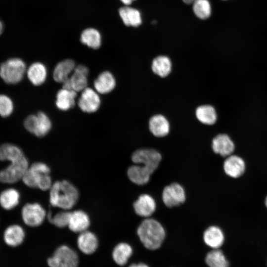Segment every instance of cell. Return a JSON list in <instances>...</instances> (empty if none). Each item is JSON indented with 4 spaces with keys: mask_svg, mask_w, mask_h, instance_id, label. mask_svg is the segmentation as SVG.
<instances>
[{
    "mask_svg": "<svg viewBox=\"0 0 267 267\" xmlns=\"http://www.w3.org/2000/svg\"><path fill=\"white\" fill-rule=\"evenodd\" d=\"M149 128L152 134L157 137L167 135L170 131V125L167 119L162 115H155L149 121Z\"/></svg>",
    "mask_w": 267,
    "mask_h": 267,
    "instance_id": "obj_26",
    "label": "cell"
},
{
    "mask_svg": "<svg viewBox=\"0 0 267 267\" xmlns=\"http://www.w3.org/2000/svg\"><path fill=\"white\" fill-rule=\"evenodd\" d=\"M137 233L143 245L152 250L158 249L165 237V231L162 225L150 218L142 221L137 228Z\"/></svg>",
    "mask_w": 267,
    "mask_h": 267,
    "instance_id": "obj_3",
    "label": "cell"
},
{
    "mask_svg": "<svg viewBox=\"0 0 267 267\" xmlns=\"http://www.w3.org/2000/svg\"><path fill=\"white\" fill-rule=\"evenodd\" d=\"M152 174L149 170L138 164L130 166L127 170V176L129 179L139 185L146 184Z\"/></svg>",
    "mask_w": 267,
    "mask_h": 267,
    "instance_id": "obj_22",
    "label": "cell"
},
{
    "mask_svg": "<svg viewBox=\"0 0 267 267\" xmlns=\"http://www.w3.org/2000/svg\"><path fill=\"white\" fill-rule=\"evenodd\" d=\"M193 11L201 19H206L211 14V6L208 0H195L193 2Z\"/></svg>",
    "mask_w": 267,
    "mask_h": 267,
    "instance_id": "obj_33",
    "label": "cell"
},
{
    "mask_svg": "<svg viewBox=\"0 0 267 267\" xmlns=\"http://www.w3.org/2000/svg\"><path fill=\"white\" fill-rule=\"evenodd\" d=\"M133 253L131 246L126 243H120L114 248L112 256L114 261L119 266H124L127 263Z\"/></svg>",
    "mask_w": 267,
    "mask_h": 267,
    "instance_id": "obj_31",
    "label": "cell"
},
{
    "mask_svg": "<svg viewBox=\"0 0 267 267\" xmlns=\"http://www.w3.org/2000/svg\"><path fill=\"white\" fill-rule=\"evenodd\" d=\"M101 100L98 93L87 87L83 91L78 99L80 108L84 112L91 113L96 111L100 107Z\"/></svg>",
    "mask_w": 267,
    "mask_h": 267,
    "instance_id": "obj_13",
    "label": "cell"
},
{
    "mask_svg": "<svg viewBox=\"0 0 267 267\" xmlns=\"http://www.w3.org/2000/svg\"><path fill=\"white\" fill-rule=\"evenodd\" d=\"M49 174L50 169L45 163L35 162L29 165L21 181L30 188L47 190L53 184Z\"/></svg>",
    "mask_w": 267,
    "mask_h": 267,
    "instance_id": "obj_4",
    "label": "cell"
},
{
    "mask_svg": "<svg viewBox=\"0 0 267 267\" xmlns=\"http://www.w3.org/2000/svg\"><path fill=\"white\" fill-rule=\"evenodd\" d=\"M124 4L126 5H129L131 4V3L135 0H120Z\"/></svg>",
    "mask_w": 267,
    "mask_h": 267,
    "instance_id": "obj_37",
    "label": "cell"
},
{
    "mask_svg": "<svg viewBox=\"0 0 267 267\" xmlns=\"http://www.w3.org/2000/svg\"><path fill=\"white\" fill-rule=\"evenodd\" d=\"M25 129L37 137L45 136L50 131L51 122L49 118L44 113L39 112L26 117L23 122Z\"/></svg>",
    "mask_w": 267,
    "mask_h": 267,
    "instance_id": "obj_6",
    "label": "cell"
},
{
    "mask_svg": "<svg viewBox=\"0 0 267 267\" xmlns=\"http://www.w3.org/2000/svg\"><path fill=\"white\" fill-rule=\"evenodd\" d=\"M205 261L209 267H229V262L222 251L214 249L206 255Z\"/></svg>",
    "mask_w": 267,
    "mask_h": 267,
    "instance_id": "obj_32",
    "label": "cell"
},
{
    "mask_svg": "<svg viewBox=\"0 0 267 267\" xmlns=\"http://www.w3.org/2000/svg\"><path fill=\"white\" fill-rule=\"evenodd\" d=\"M135 213L139 216L149 218L155 211L156 204L154 198L149 194L139 196L133 204Z\"/></svg>",
    "mask_w": 267,
    "mask_h": 267,
    "instance_id": "obj_15",
    "label": "cell"
},
{
    "mask_svg": "<svg viewBox=\"0 0 267 267\" xmlns=\"http://www.w3.org/2000/svg\"><path fill=\"white\" fill-rule=\"evenodd\" d=\"M23 222L27 226L35 227L44 222L46 212L43 206L37 202H29L22 206L20 212Z\"/></svg>",
    "mask_w": 267,
    "mask_h": 267,
    "instance_id": "obj_7",
    "label": "cell"
},
{
    "mask_svg": "<svg viewBox=\"0 0 267 267\" xmlns=\"http://www.w3.org/2000/svg\"><path fill=\"white\" fill-rule=\"evenodd\" d=\"M77 92L63 88L57 93L55 104L60 110L67 111L73 107L76 103Z\"/></svg>",
    "mask_w": 267,
    "mask_h": 267,
    "instance_id": "obj_24",
    "label": "cell"
},
{
    "mask_svg": "<svg viewBox=\"0 0 267 267\" xmlns=\"http://www.w3.org/2000/svg\"><path fill=\"white\" fill-rule=\"evenodd\" d=\"M49 190V201L51 205L64 210L72 208L79 199L77 188L66 180L55 181Z\"/></svg>",
    "mask_w": 267,
    "mask_h": 267,
    "instance_id": "obj_2",
    "label": "cell"
},
{
    "mask_svg": "<svg viewBox=\"0 0 267 267\" xmlns=\"http://www.w3.org/2000/svg\"><path fill=\"white\" fill-rule=\"evenodd\" d=\"M212 148L216 154L222 157H227L234 152L235 144L227 134H221L213 139Z\"/></svg>",
    "mask_w": 267,
    "mask_h": 267,
    "instance_id": "obj_16",
    "label": "cell"
},
{
    "mask_svg": "<svg viewBox=\"0 0 267 267\" xmlns=\"http://www.w3.org/2000/svg\"><path fill=\"white\" fill-rule=\"evenodd\" d=\"M2 161L8 165L0 170V182L13 185L21 181L30 164L28 158L19 146L7 149L3 153Z\"/></svg>",
    "mask_w": 267,
    "mask_h": 267,
    "instance_id": "obj_1",
    "label": "cell"
},
{
    "mask_svg": "<svg viewBox=\"0 0 267 267\" xmlns=\"http://www.w3.org/2000/svg\"><path fill=\"white\" fill-rule=\"evenodd\" d=\"M75 67V63L72 59H66L59 62L53 71L54 80L56 82L63 83L70 77Z\"/></svg>",
    "mask_w": 267,
    "mask_h": 267,
    "instance_id": "obj_25",
    "label": "cell"
},
{
    "mask_svg": "<svg viewBox=\"0 0 267 267\" xmlns=\"http://www.w3.org/2000/svg\"><path fill=\"white\" fill-rule=\"evenodd\" d=\"M183 1L187 4H190L192 3L195 0H182Z\"/></svg>",
    "mask_w": 267,
    "mask_h": 267,
    "instance_id": "obj_39",
    "label": "cell"
},
{
    "mask_svg": "<svg viewBox=\"0 0 267 267\" xmlns=\"http://www.w3.org/2000/svg\"><path fill=\"white\" fill-rule=\"evenodd\" d=\"M26 237L23 227L16 223L8 225L3 230L2 240L4 243L9 247L16 248L21 245Z\"/></svg>",
    "mask_w": 267,
    "mask_h": 267,
    "instance_id": "obj_12",
    "label": "cell"
},
{
    "mask_svg": "<svg viewBox=\"0 0 267 267\" xmlns=\"http://www.w3.org/2000/svg\"><path fill=\"white\" fill-rule=\"evenodd\" d=\"M265 204L266 207L267 208V196H266L265 200Z\"/></svg>",
    "mask_w": 267,
    "mask_h": 267,
    "instance_id": "obj_40",
    "label": "cell"
},
{
    "mask_svg": "<svg viewBox=\"0 0 267 267\" xmlns=\"http://www.w3.org/2000/svg\"><path fill=\"white\" fill-rule=\"evenodd\" d=\"M14 110V103L12 99L7 94L0 93V116L7 118Z\"/></svg>",
    "mask_w": 267,
    "mask_h": 267,
    "instance_id": "obj_34",
    "label": "cell"
},
{
    "mask_svg": "<svg viewBox=\"0 0 267 267\" xmlns=\"http://www.w3.org/2000/svg\"><path fill=\"white\" fill-rule=\"evenodd\" d=\"M70 212L67 210L57 213L53 216L49 214L47 218L49 221L57 227L62 228L68 226Z\"/></svg>",
    "mask_w": 267,
    "mask_h": 267,
    "instance_id": "obj_35",
    "label": "cell"
},
{
    "mask_svg": "<svg viewBox=\"0 0 267 267\" xmlns=\"http://www.w3.org/2000/svg\"><path fill=\"white\" fill-rule=\"evenodd\" d=\"M80 250L85 254L93 253L98 246L97 237L92 232L86 230L80 233L77 239Z\"/></svg>",
    "mask_w": 267,
    "mask_h": 267,
    "instance_id": "obj_21",
    "label": "cell"
},
{
    "mask_svg": "<svg viewBox=\"0 0 267 267\" xmlns=\"http://www.w3.org/2000/svg\"><path fill=\"white\" fill-rule=\"evenodd\" d=\"M3 30H4V25L2 21L0 19V36H1V34H2L3 32Z\"/></svg>",
    "mask_w": 267,
    "mask_h": 267,
    "instance_id": "obj_38",
    "label": "cell"
},
{
    "mask_svg": "<svg viewBox=\"0 0 267 267\" xmlns=\"http://www.w3.org/2000/svg\"><path fill=\"white\" fill-rule=\"evenodd\" d=\"M151 68L155 74L164 78L171 72L172 62L170 59L166 56H158L153 60Z\"/></svg>",
    "mask_w": 267,
    "mask_h": 267,
    "instance_id": "obj_28",
    "label": "cell"
},
{
    "mask_svg": "<svg viewBox=\"0 0 267 267\" xmlns=\"http://www.w3.org/2000/svg\"><path fill=\"white\" fill-rule=\"evenodd\" d=\"M203 239L207 246L213 249H219L224 242V235L219 226L212 225L205 230Z\"/></svg>",
    "mask_w": 267,
    "mask_h": 267,
    "instance_id": "obj_20",
    "label": "cell"
},
{
    "mask_svg": "<svg viewBox=\"0 0 267 267\" xmlns=\"http://www.w3.org/2000/svg\"><path fill=\"white\" fill-rule=\"evenodd\" d=\"M119 13L123 23L128 26L137 27L141 24L140 12L136 9L128 6L120 8Z\"/></svg>",
    "mask_w": 267,
    "mask_h": 267,
    "instance_id": "obj_27",
    "label": "cell"
},
{
    "mask_svg": "<svg viewBox=\"0 0 267 267\" xmlns=\"http://www.w3.org/2000/svg\"><path fill=\"white\" fill-rule=\"evenodd\" d=\"M131 159L134 163L140 164L153 174L159 167L162 160V156L155 149L140 148L133 153Z\"/></svg>",
    "mask_w": 267,
    "mask_h": 267,
    "instance_id": "obj_9",
    "label": "cell"
},
{
    "mask_svg": "<svg viewBox=\"0 0 267 267\" xmlns=\"http://www.w3.org/2000/svg\"><path fill=\"white\" fill-rule=\"evenodd\" d=\"M78 262L76 253L66 245L59 247L47 260L49 267H77Z\"/></svg>",
    "mask_w": 267,
    "mask_h": 267,
    "instance_id": "obj_8",
    "label": "cell"
},
{
    "mask_svg": "<svg viewBox=\"0 0 267 267\" xmlns=\"http://www.w3.org/2000/svg\"><path fill=\"white\" fill-rule=\"evenodd\" d=\"M223 168L228 177L236 178L241 177L246 171V164L244 159L236 155L231 154L224 161Z\"/></svg>",
    "mask_w": 267,
    "mask_h": 267,
    "instance_id": "obj_14",
    "label": "cell"
},
{
    "mask_svg": "<svg viewBox=\"0 0 267 267\" xmlns=\"http://www.w3.org/2000/svg\"><path fill=\"white\" fill-rule=\"evenodd\" d=\"M129 267H148L146 265L143 263L133 264Z\"/></svg>",
    "mask_w": 267,
    "mask_h": 267,
    "instance_id": "obj_36",
    "label": "cell"
},
{
    "mask_svg": "<svg viewBox=\"0 0 267 267\" xmlns=\"http://www.w3.org/2000/svg\"><path fill=\"white\" fill-rule=\"evenodd\" d=\"M88 68L84 65L76 66L70 77L62 83L63 88L76 92L82 91L88 87Z\"/></svg>",
    "mask_w": 267,
    "mask_h": 267,
    "instance_id": "obj_11",
    "label": "cell"
},
{
    "mask_svg": "<svg viewBox=\"0 0 267 267\" xmlns=\"http://www.w3.org/2000/svg\"><path fill=\"white\" fill-rule=\"evenodd\" d=\"M116 81L113 75L108 71L101 73L94 82L95 90L100 94H106L113 90Z\"/></svg>",
    "mask_w": 267,
    "mask_h": 267,
    "instance_id": "obj_23",
    "label": "cell"
},
{
    "mask_svg": "<svg viewBox=\"0 0 267 267\" xmlns=\"http://www.w3.org/2000/svg\"><path fill=\"white\" fill-rule=\"evenodd\" d=\"M81 42L93 49L99 48L101 44V36L99 31L93 28L84 30L80 38Z\"/></svg>",
    "mask_w": 267,
    "mask_h": 267,
    "instance_id": "obj_30",
    "label": "cell"
},
{
    "mask_svg": "<svg viewBox=\"0 0 267 267\" xmlns=\"http://www.w3.org/2000/svg\"><path fill=\"white\" fill-rule=\"evenodd\" d=\"M21 194L17 188L9 186L0 192V207L6 211L14 210L19 204Z\"/></svg>",
    "mask_w": 267,
    "mask_h": 267,
    "instance_id": "obj_17",
    "label": "cell"
},
{
    "mask_svg": "<svg viewBox=\"0 0 267 267\" xmlns=\"http://www.w3.org/2000/svg\"><path fill=\"white\" fill-rule=\"evenodd\" d=\"M162 198L164 204L167 207L178 206L185 201V190L180 184L173 182L164 187Z\"/></svg>",
    "mask_w": 267,
    "mask_h": 267,
    "instance_id": "obj_10",
    "label": "cell"
},
{
    "mask_svg": "<svg viewBox=\"0 0 267 267\" xmlns=\"http://www.w3.org/2000/svg\"><path fill=\"white\" fill-rule=\"evenodd\" d=\"M26 70V64L22 59L10 57L0 63V78L6 84L16 85L23 79Z\"/></svg>",
    "mask_w": 267,
    "mask_h": 267,
    "instance_id": "obj_5",
    "label": "cell"
},
{
    "mask_svg": "<svg viewBox=\"0 0 267 267\" xmlns=\"http://www.w3.org/2000/svg\"><path fill=\"white\" fill-rule=\"evenodd\" d=\"M26 75L32 84L39 86L42 85L46 80V68L42 63L34 62L27 68Z\"/></svg>",
    "mask_w": 267,
    "mask_h": 267,
    "instance_id": "obj_19",
    "label": "cell"
},
{
    "mask_svg": "<svg viewBox=\"0 0 267 267\" xmlns=\"http://www.w3.org/2000/svg\"><path fill=\"white\" fill-rule=\"evenodd\" d=\"M90 224L88 214L82 210L70 212L68 226L73 232L81 233L87 230Z\"/></svg>",
    "mask_w": 267,
    "mask_h": 267,
    "instance_id": "obj_18",
    "label": "cell"
},
{
    "mask_svg": "<svg viewBox=\"0 0 267 267\" xmlns=\"http://www.w3.org/2000/svg\"><path fill=\"white\" fill-rule=\"evenodd\" d=\"M196 116L202 123L208 125L214 124L217 119V114L214 107L210 105H203L196 110Z\"/></svg>",
    "mask_w": 267,
    "mask_h": 267,
    "instance_id": "obj_29",
    "label": "cell"
}]
</instances>
